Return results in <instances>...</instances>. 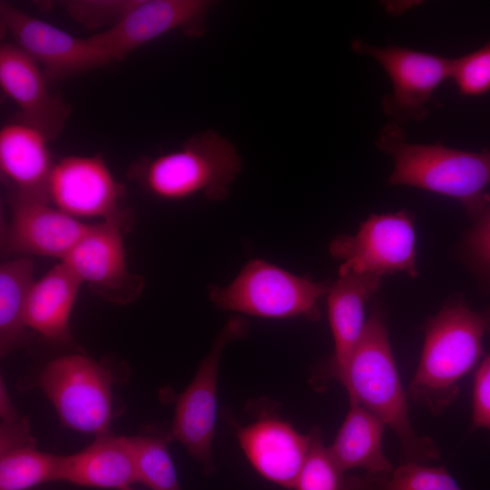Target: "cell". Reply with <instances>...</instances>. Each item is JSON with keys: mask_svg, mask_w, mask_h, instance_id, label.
<instances>
[{"mask_svg": "<svg viewBox=\"0 0 490 490\" xmlns=\"http://www.w3.org/2000/svg\"><path fill=\"white\" fill-rule=\"evenodd\" d=\"M355 400L390 427L401 449L403 463L438 460L441 451L428 436H419L410 422L402 387L381 314L375 310L346 368L337 377Z\"/></svg>", "mask_w": 490, "mask_h": 490, "instance_id": "obj_1", "label": "cell"}, {"mask_svg": "<svg viewBox=\"0 0 490 490\" xmlns=\"http://www.w3.org/2000/svg\"><path fill=\"white\" fill-rule=\"evenodd\" d=\"M376 145L393 159L390 185L412 186L451 197L473 218L490 197L485 193L490 184V150L477 152L440 143H412L395 122L381 129Z\"/></svg>", "mask_w": 490, "mask_h": 490, "instance_id": "obj_2", "label": "cell"}, {"mask_svg": "<svg viewBox=\"0 0 490 490\" xmlns=\"http://www.w3.org/2000/svg\"><path fill=\"white\" fill-rule=\"evenodd\" d=\"M241 167L233 143L216 131L206 130L176 150L141 158L130 166L128 176L159 200L178 201L201 195L222 201Z\"/></svg>", "mask_w": 490, "mask_h": 490, "instance_id": "obj_3", "label": "cell"}, {"mask_svg": "<svg viewBox=\"0 0 490 490\" xmlns=\"http://www.w3.org/2000/svg\"><path fill=\"white\" fill-rule=\"evenodd\" d=\"M488 329L484 316L464 303L446 305L427 323L409 397L434 416L446 409L459 393V380L477 363Z\"/></svg>", "mask_w": 490, "mask_h": 490, "instance_id": "obj_4", "label": "cell"}, {"mask_svg": "<svg viewBox=\"0 0 490 490\" xmlns=\"http://www.w3.org/2000/svg\"><path fill=\"white\" fill-rule=\"evenodd\" d=\"M123 377L127 372L119 373L105 358L76 353L51 360L28 385L44 393L64 427L98 436L110 432L113 387Z\"/></svg>", "mask_w": 490, "mask_h": 490, "instance_id": "obj_5", "label": "cell"}, {"mask_svg": "<svg viewBox=\"0 0 490 490\" xmlns=\"http://www.w3.org/2000/svg\"><path fill=\"white\" fill-rule=\"evenodd\" d=\"M331 284L289 272L262 260L249 261L226 287L209 288L211 300L224 310L266 318L320 316L318 304Z\"/></svg>", "mask_w": 490, "mask_h": 490, "instance_id": "obj_6", "label": "cell"}, {"mask_svg": "<svg viewBox=\"0 0 490 490\" xmlns=\"http://www.w3.org/2000/svg\"><path fill=\"white\" fill-rule=\"evenodd\" d=\"M248 322L240 317L228 320L216 337L209 354L185 390L175 403L174 417L170 436L181 444L188 454L199 462L204 473L214 472L212 441L217 414V385L220 359L225 347L242 338Z\"/></svg>", "mask_w": 490, "mask_h": 490, "instance_id": "obj_7", "label": "cell"}, {"mask_svg": "<svg viewBox=\"0 0 490 490\" xmlns=\"http://www.w3.org/2000/svg\"><path fill=\"white\" fill-rule=\"evenodd\" d=\"M351 48L374 59L387 74L392 93L381 105L397 123L424 120L435 91L451 79L453 58L402 46H376L361 39H354Z\"/></svg>", "mask_w": 490, "mask_h": 490, "instance_id": "obj_8", "label": "cell"}, {"mask_svg": "<svg viewBox=\"0 0 490 490\" xmlns=\"http://www.w3.org/2000/svg\"><path fill=\"white\" fill-rule=\"evenodd\" d=\"M330 254L342 260L339 276L383 275L404 271L417 276L415 230L407 211L371 214L355 235H340L329 245Z\"/></svg>", "mask_w": 490, "mask_h": 490, "instance_id": "obj_9", "label": "cell"}, {"mask_svg": "<svg viewBox=\"0 0 490 490\" xmlns=\"http://www.w3.org/2000/svg\"><path fill=\"white\" fill-rule=\"evenodd\" d=\"M128 217L91 224L88 231L62 260L83 283L107 302L127 305L142 293L144 279L126 263L123 231Z\"/></svg>", "mask_w": 490, "mask_h": 490, "instance_id": "obj_10", "label": "cell"}, {"mask_svg": "<svg viewBox=\"0 0 490 490\" xmlns=\"http://www.w3.org/2000/svg\"><path fill=\"white\" fill-rule=\"evenodd\" d=\"M210 0H139L118 23L90 39L113 62L166 33L180 30L191 37L206 32Z\"/></svg>", "mask_w": 490, "mask_h": 490, "instance_id": "obj_11", "label": "cell"}, {"mask_svg": "<svg viewBox=\"0 0 490 490\" xmlns=\"http://www.w3.org/2000/svg\"><path fill=\"white\" fill-rule=\"evenodd\" d=\"M0 18L15 44L37 64L48 80H62L112 64L89 38L69 33L1 2Z\"/></svg>", "mask_w": 490, "mask_h": 490, "instance_id": "obj_12", "label": "cell"}, {"mask_svg": "<svg viewBox=\"0 0 490 490\" xmlns=\"http://www.w3.org/2000/svg\"><path fill=\"white\" fill-rule=\"evenodd\" d=\"M122 194V187L100 155H71L54 163L50 203L76 219L128 217L121 206Z\"/></svg>", "mask_w": 490, "mask_h": 490, "instance_id": "obj_13", "label": "cell"}, {"mask_svg": "<svg viewBox=\"0 0 490 490\" xmlns=\"http://www.w3.org/2000/svg\"><path fill=\"white\" fill-rule=\"evenodd\" d=\"M11 218L2 228L5 254L54 257L61 261L88 231L91 224L62 211L50 202L13 193Z\"/></svg>", "mask_w": 490, "mask_h": 490, "instance_id": "obj_14", "label": "cell"}, {"mask_svg": "<svg viewBox=\"0 0 490 490\" xmlns=\"http://www.w3.org/2000/svg\"><path fill=\"white\" fill-rule=\"evenodd\" d=\"M46 79L38 64L16 44H1L0 85L3 91L18 105L20 122L52 141L61 134L70 114V106L50 93Z\"/></svg>", "mask_w": 490, "mask_h": 490, "instance_id": "obj_15", "label": "cell"}, {"mask_svg": "<svg viewBox=\"0 0 490 490\" xmlns=\"http://www.w3.org/2000/svg\"><path fill=\"white\" fill-rule=\"evenodd\" d=\"M237 437L260 475L278 485L293 489L310 449V432L303 435L288 421L266 416L239 428Z\"/></svg>", "mask_w": 490, "mask_h": 490, "instance_id": "obj_16", "label": "cell"}, {"mask_svg": "<svg viewBox=\"0 0 490 490\" xmlns=\"http://www.w3.org/2000/svg\"><path fill=\"white\" fill-rule=\"evenodd\" d=\"M380 286L379 277L353 273L331 283L327 296L334 351L313 377L317 387L337 379L346 368L365 328V304Z\"/></svg>", "mask_w": 490, "mask_h": 490, "instance_id": "obj_17", "label": "cell"}, {"mask_svg": "<svg viewBox=\"0 0 490 490\" xmlns=\"http://www.w3.org/2000/svg\"><path fill=\"white\" fill-rule=\"evenodd\" d=\"M48 142L39 131L21 122L2 127L0 168L15 186L13 193L50 202L49 181L55 162Z\"/></svg>", "mask_w": 490, "mask_h": 490, "instance_id": "obj_18", "label": "cell"}, {"mask_svg": "<svg viewBox=\"0 0 490 490\" xmlns=\"http://www.w3.org/2000/svg\"><path fill=\"white\" fill-rule=\"evenodd\" d=\"M58 481L117 490L130 487L138 481L129 436L100 434L84 449L63 456Z\"/></svg>", "mask_w": 490, "mask_h": 490, "instance_id": "obj_19", "label": "cell"}, {"mask_svg": "<svg viewBox=\"0 0 490 490\" xmlns=\"http://www.w3.org/2000/svg\"><path fill=\"white\" fill-rule=\"evenodd\" d=\"M82 283L63 261L35 280L25 309L28 328L52 343L73 345L70 316Z\"/></svg>", "mask_w": 490, "mask_h": 490, "instance_id": "obj_20", "label": "cell"}, {"mask_svg": "<svg viewBox=\"0 0 490 490\" xmlns=\"http://www.w3.org/2000/svg\"><path fill=\"white\" fill-rule=\"evenodd\" d=\"M328 451L338 465L348 471L363 468L368 475H384L394 467L382 449L386 425L355 400Z\"/></svg>", "mask_w": 490, "mask_h": 490, "instance_id": "obj_21", "label": "cell"}, {"mask_svg": "<svg viewBox=\"0 0 490 490\" xmlns=\"http://www.w3.org/2000/svg\"><path fill=\"white\" fill-rule=\"evenodd\" d=\"M29 257L5 260L0 266V355L5 358L26 346L32 337L25 321L27 299L34 283Z\"/></svg>", "mask_w": 490, "mask_h": 490, "instance_id": "obj_22", "label": "cell"}, {"mask_svg": "<svg viewBox=\"0 0 490 490\" xmlns=\"http://www.w3.org/2000/svg\"><path fill=\"white\" fill-rule=\"evenodd\" d=\"M63 456L37 449L35 439L0 446V490L58 481Z\"/></svg>", "mask_w": 490, "mask_h": 490, "instance_id": "obj_23", "label": "cell"}, {"mask_svg": "<svg viewBox=\"0 0 490 490\" xmlns=\"http://www.w3.org/2000/svg\"><path fill=\"white\" fill-rule=\"evenodd\" d=\"M310 433V449L294 490H370L366 476L348 475L338 465L323 444L318 427L312 428Z\"/></svg>", "mask_w": 490, "mask_h": 490, "instance_id": "obj_24", "label": "cell"}, {"mask_svg": "<svg viewBox=\"0 0 490 490\" xmlns=\"http://www.w3.org/2000/svg\"><path fill=\"white\" fill-rule=\"evenodd\" d=\"M137 481L152 490H181L176 469L169 453L168 434L130 436Z\"/></svg>", "mask_w": 490, "mask_h": 490, "instance_id": "obj_25", "label": "cell"}, {"mask_svg": "<svg viewBox=\"0 0 490 490\" xmlns=\"http://www.w3.org/2000/svg\"><path fill=\"white\" fill-rule=\"evenodd\" d=\"M365 476L370 490H462L443 466L402 463L388 474Z\"/></svg>", "mask_w": 490, "mask_h": 490, "instance_id": "obj_26", "label": "cell"}, {"mask_svg": "<svg viewBox=\"0 0 490 490\" xmlns=\"http://www.w3.org/2000/svg\"><path fill=\"white\" fill-rule=\"evenodd\" d=\"M451 79L464 96L490 92V41L470 54L453 58Z\"/></svg>", "mask_w": 490, "mask_h": 490, "instance_id": "obj_27", "label": "cell"}, {"mask_svg": "<svg viewBox=\"0 0 490 490\" xmlns=\"http://www.w3.org/2000/svg\"><path fill=\"white\" fill-rule=\"evenodd\" d=\"M139 0H74L64 8L83 27L94 30L104 24L118 23Z\"/></svg>", "mask_w": 490, "mask_h": 490, "instance_id": "obj_28", "label": "cell"}, {"mask_svg": "<svg viewBox=\"0 0 490 490\" xmlns=\"http://www.w3.org/2000/svg\"><path fill=\"white\" fill-rule=\"evenodd\" d=\"M475 219L466 240L467 251L474 263L490 276V197Z\"/></svg>", "mask_w": 490, "mask_h": 490, "instance_id": "obj_29", "label": "cell"}, {"mask_svg": "<svg viewBox=\"0 0 490 490\" xmlns=\"http://www.w3.org/2000/svg\"><path fill=\"white\" fill-rule=\"evenodd\" d=\"M472 427L490 429V355L484 358L475 374Z\"/></svg>", "mask_w": 490, "mask_h": 490, "instance_id": "obj_30", "label": "cell"}, {"mask_svg": "<svg viewBox=\"0 0 490 490\" xmlns=\"http://www.w3.org/2000/svg\"><path fill=\"white\" fill-rule=\"evenodd\" d=\"M488 325L490 326V309L483 315Z\"/></svg>", "mask_w": 490, "mask_h": 490, "instance_id": "obj_31", "label": "cell"}, {"mask_svg": "<svg viewBox=\"0 0 490 490\" xmlns=\"http://www.w3.org/2000/svg\"><path fill=\"white\" fill-rule=\"evenodd\" d=\"M122 490H134V489L132 488V486H130V487H126V488H124V489H122Z\"/></svg>", "mask_w": 490, "mask_h": 490, "instance_id": "obj_32", "label": "cell"}]
</instances>
